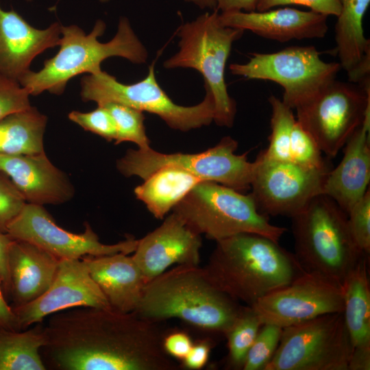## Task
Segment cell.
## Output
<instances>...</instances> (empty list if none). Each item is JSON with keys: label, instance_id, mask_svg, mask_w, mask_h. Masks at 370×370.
<instances>
[{"label": "cell", "instance_id": "cell-32", "mask_svg": "<svg viewBox=\"0 0 370 370\" xmlns=\"http://www.w3.org/2000/svg\"><path fill=\"white\" fill-rule=\"evenodd\" d=\"M322 153L312 136L296 120L290 140V162L311 169H330Z\"/></svg>", "mask_w": 370, "mask_h": 370}, {"label": "cell", "instance_id": "cell-37", "mask_svg": "<svg viewBox=\"0 0 370 370\" xmlns=\"http://www.w3.org/2000/svg\"><path fill=\"white\" fill-rule=\"evenodd\" d=\"M29 95L17 81L0 74V120L31 107Z\"/></svg>", "mask_w": 370, "mask_h": 370}, {"label": "cell", "instance_id": "cell-27", "mask_svg": "<svg viewBox=\"0 0 370 370\" xmlns=\"http://www.w3.org/2000/svg\"><path fill=\"white\" fill-rule=\"evenodd\" d=\"M47 118L36 108L12 113L0 120V153L30 155L44 152Z\"/></svg>", "mask_w": 370, "mask_h": 370}, {"label": "cell", "instance_id": "cell-39", "mask_svg": "<svg viewBox=\"0 0 370 370\" xmlns=\"http://www.w3.org/2000/svg\"><path fill=\"white\" fill-rule=\"evenodd\" d=\"M193 342L190 336L182 331H173L164 334L162 347L170 357L182 361L190 349Z\"/></svg>", "mask_w": 370, "mask_h": 370}, {"label": "cell", "instance_id": "cell-22", "mask_svg": "<svg viewBox=\"0 0 370 370\" xmlns=\"http://www.w3.org/2000/svg\"><path fill=\"white\" fill-rule=\"evenodd\" d=\"M59 261L32 243L13 239L8 255L12 309L33 301L47 291L56 276Z\"/></svg>", "mask_w": 370, "mask_h": 370}, {"label": "cell", "instance_id": "cell-14", "mask_svg": "<svg viewBox=\"0 0 370 370\" xmlns=\"http://www.w3.org/2000/svg\"><path fill=\"white\" fill-rule=\"evenodd\" d=\"M6 234L12 239L32 243L59 259L129 254L134 251L138 241L130 237L113 245L101 243L89 224L82 234L70 232L58 226L42 206L29 203L9 223Z\"/></svg>", "mask_w": 370, "mask_h": 370}, {"label": "cell", "instance_id": "cell-10", "mask_svg": "<svg viewBox=\"0 0 370 370\" xmlns=\"http://www.w3.org/2000/svg\"><path fill=\"white\" fill-rule=\"evenodd\" d=\"M341 67L323 61L314 46H291L269 53H251L249 61L230 65L232 75L274 82L284 90L282 101L292 109L306 103L332 81Z\"/></svg>", "mask_w": 370, "mask_h": 370}, {"label": "cell", "instance_id": "cell-23", "mask_svg": "<svg viewBox=\"0 0 370 370\" xmlns=\"http://www.w3.org/2000/svg\"><path fill=\"white\" fill-rule=\"evenodd\" d=\"M81 259L112 310L121 312L136 310L147 281L132 256L117 253Z\"/></svg>", "mask_w": 370, "mask_h": 370}, {"label": "cell", "instance_id": "cell-35", "mask_svg": "<svg viewBox=\"0 0 370 370\" xmlns=\"http://www.w3.org/2000/svg\"><path fill=\"white\" fill-rule=\"evenodd\" d=\"M69 119L84 130L97 134L108 141L114 140L116 135L115 123L108 110L103 106L90 112L72 111Z\"/></svg>", "mask_w": 370, "mask_h": 370}, {"label": "cell", "instance_id": "cell-40", "mask_svg": "<svg viewBox=\"0 0 370 370\" xmlns=\"http://www.w3.org/2000/svg\"><path fill=\"white\" fill-rule=\"evenodd\" d=\"M212 344L207 339L193 343L188 353L181 361L182 366L190 370L203 368L208 360Z\"/></svg>", "mask_w": 370, "mask_h": 370}, {"label": "cell", "instance_id": "cell-17", "mask_svg": "<svg viewBox=\"0 0 370 370\" xmlns=\"http://www.w3.org/2000/svg\"><path fill=\"white\" fill-rule=\"evenodd\" d=\"M201 244V235L172 212L138 241L132 257L148 282L173 264L199 265Z\"/></svg>", "mask_w": 370, "mask_h": 370}, {"label": "cell", "instance_id": "cell-46", "mask_svg": "<svg viewBox=\"0 0 370 370\" xmlns=\"http://www.w3.org/2000/svg\"><path fill=\"white\" fill-rule=\"evenodd\" d=\"M101 3H107L110 0H99Z\"/></svg>", "mask_w": 370, "mask_h": 370}, {"label": "cell", "instance_id": "cell-5", "mask_svg": "<svg viewBox=\"0 0 370 370\" xmlns=\"http://www.w3.org/2000/svg\"><path fill=\"white\" fill-rule=\"evenodd\" d=\"M291 219L294 254L303 271L342 285L366 255L352 237L347 214L332 199L320 194Z\"/></svg>", "mask_w": 370, "mask_h": 370}, {"label": "cell", "instance_id": "cell-20", "mask_svg": "<svg viewBox=\"0 0 370 370\" xmlns=\"http://www.w3.org/2000/svg\"><path fill=\"white\" fill-rule=\"evenodd\" d=\"M0 172L10 178L27 203L60 204L74 196L68 177L45 152L30 155L0 153Z\"/></svg>", "mask_w": 370, "mask_h": 370}, {"label": "cell", "instance_id": "cell-44", "mask_svg": "<svg viewBox=\"0 0 370 370\" xmlns=\"http://www.w3.org/2000/svg\"><path fill=\"white\" fill-rule=\"evenodd\" d=\"M370 369V347H355L347 365V370Z\"/></svg>", "mask_w": 370, "mask_h": 370}, {"label": "cell", "instance_id": "cell-15", "mask_svg": "<svg viewBox=\"0 0 370 370\" xmlns=\"http://www.w3.org/2000/svg\"><path fill=\"white\" fill-rule=\"evenodd\" d=\"M251 307L262 324L285 328L326 314L343 312V288L321 275L304 271Z\"/></svg>", "mask_w": 370, "mask_h": 370}, {"label": "cell", "instance_id": "cell-7", "mask_svg": "<svg viewBox=\"0 0 370 370\" xmlns=\"http://www.w3.org/2000/svg\"><path fill=\"white\" fill-rule=\"evenodd\" d=\"M193 231L218 241L241 233H254L279 242L286 228L272 224L251 194L201 181L173 208Z\"/></svg>", "mask_w": 370, "mask_h": 370}, {"label": "cell", "instance_id": "cell-36", "mask_svg": "<svg viewBox=\"0 0 370 370\" xmlns=\"http://www.w3.org/2000/svg\"><path fill=\"white\" fill-rule=\"evenodd\" d=\"M26 201L5 175L0 172V232L6 234L9 223L21 212Z\"/></svg>", "mask_w": 370, "mask_h": 370}, {"label": "cell", "instance_id": "cell-38", "mask_svg": "<svg viewBox=\"0 0 370 370\" xmlns=\"http://www.w3.org/2000/svg\"><path fill=\"white\" fill-rule=\"evenodd\" d=\"M287 5H303L328 16H337L341 10L340 0H258L256 11H266Z\"/></svg>", "mask_w": 370, "mask_h": 370}, {"label": "cell", "instance_id": "cell-29", "mask_svg": "<svg viewBox=\"0 0 370 370\" xmlns=\"http://www.w3.org/2000/svg\"><path fill=\"white\" fill-rule=\"evenodd\" d=\"M262 323L254 309L242 306L232 325L225 334L227 341V363L230 368L243 369L249 349Z\"/></svg>", "mask_w": 370, "mask_h": 370}, {"label": "cell", "instance_id": "cell-6", "mask_svg": "<svg viewBox=\"0 0 370 370\" xmlns=\"http://www.w3.org/2000/svg\"><path fill=\"white\" fill-rule=\"evenodd\" d=\"M217 10L207 12L182 24L178 30L179 50L163 62L166 69H193L200 73L204 86L214 102V121L217 125H233L236 104L227 88L225 71L233 43L244 30L223 26Z\"/></svg>", "mask_w": 370, "mask_h": 370}, {"label": "cell", "instance_id": "cell-3", "mask_svg": "<svg viewBox=\"0 0 370 370\" xmlns=\"http://www.w3.org/2000/svg\"><path fill=\"white\" fill-rule=\"evenodd\" d=\"M242 306L218 289L203 267L180 264L147 282L134 312L156 323L179 319L225 336Z\"/></svg>", "mask_w": 370, "mask_h": 370}, {"label": "cell", "instance_id": "cell-18", "mask_svg": "<svg viewBox=\"0 0 370 370\" xmlns=\"http://www.w3.org/2000/svg\"><path fill=\"white\" fill-rule=\"evenodd\" d=\"M61 26L55 22L44 29L35 28L13 9L0 5V74L18 82L38 54L59 46Z\"/></svg>", "mask_w": 370, "mask_h": 370}, {"label": "cell", "instance_id": "cell-24", "mask_svg": "<svg viewBox=\"0 0 370 370\" xmlns=\"http://www.w3.org/2000/svg\"><path fill=\"white\" fill-rule=\"evenodd\" d=\"M335 25L336 52L349 81L363 86L370 82V41L363 29V18L370 0H340Z\"/></svg>", "mask_w": 370, "mask_h": 370}, {"label": "cell", "instance_id": "cell-1", "mask_svg": "<svg viewBox=\"0 0 370 370\" xmlns=\"http://www.w3.org/2000/svg\"><path fill=\"white\" fill-rule=\"evenodd\" d=\"M40 354L47 369L175 370L158 323L135 312L75 308L51 315Z\"/></svg>", "mask_w": 370, "mask_h": 370}, {"label": "cell", "instance_id": "cell-4", "mask_svg": "<svg viewBox=\"0 0 370 370\" xmlns=\"http://www.w3.org/2000/svg\"><path fill=\"white\" fill-rule=\"evenodd\" d=\"M106 28V23L100 19L88 34L76 25H62L59 51L45 61L41 70L29 71L18 83L31 95L44 91L60 95L73 77L84 73H101V62L110 57H121L137 64L147 62L148 51L127 18H120L113 38L103 43L98 38L104 34Z\"/></svg>", "mask_w": 370, "mask_h": 370}, {"label": "cell", "instance_id": "cell-12", "mask_svg": "<svg viewBox=\"0 0 370 370\" xmlns=\"http://www.w3.org/2000/svg\"><path fill=\"white\" fill-rule=\"evenodd\" d=\"M295 109L297 121L322 153L334 158L370 110V86L334 79Z\"/></svg>", "mask_w": 370, "mask_h": 370}, {"label": "cell", "instance_id": "cell-8", "mask_svg": "<svg viewBox=\"0 0 370 370\" xmlns=\"http://www.w3.org/2000/svg\"><path fill=\"white\" fill-rule=\"evenodd\" d=\"M206 95L197 105L176 104L157 82L154 64L149 67L147 75L134 84H123L115 77L101 71L89 74L81 80V97L85 102L97 105L116 103L142 112L158 116L171 129L187 132L214 121V102L210 90L204 86Z\"/></svg>", "mask_w": 370, "mask_h": 370}, {"label": "cell", "instance_id": "cell-30", "mask_svg": "<svg viewBox=\"0 0 370 370\" xmlns=\"http://www.w3.org/2000/svg\"><path fill=\"white\" fill-rule=\"evenodd\" d=\"M268 100L271 108V131L268 147L261 152L267 158L290 162L289 145L296 118L293 109L275 96L271 95Z\"/></svg>", "mask_w": 370, "mask_h": 370}, {"label": "cell", "instance_id": "cell-19", "mask_svg": "<svg viewBox=\"0 0 370 370\" xmlns=\"http://www.w3.org/2000/svg\"><path fill=\"white\" fill-rule=\"evenodd\" d=\"M328 16L292 8L266 11L219 13L221 24L250 31L260 36L285 42L296 39L322 38L328 32Z\"/></svg>", "mask_w": 370, "mask_h": 370}, {"label": "cell", "instance_id": "cell-47", "mask_svg": "<svg viewBox=\"0 0 370 370\" xmlns=\"http://www.w3.org/2000/svg\"><path fill=\"white\" fill-rule=\"evenodd\" d=\"M26 1H31V0H26Z\"/></svg>", "mask_w": 370, "mask_h": 370}, {"label": "cell", "instance_id": "cell-43", "mask_svg": "<svg viewBox=\"0 0 370 370\" xmlns=\"http://www.w3.org/2000/svg\"><path fill=\"white\" fill-rule=\"evenodd\" d=\"M0 328L18 331L15 314L8 304L0 280Z\"/></svg>", "mask_w": 370, "mask_h": 370}, {"label": "cell", "instance_id": "cell-31", "mask_svg": "<svg viewBox=\"0 0 370 370\" xmlns=\"http://www.w3.org/2000/svg\"><path fill=\"white\" fill-rule=\"evenodd\" d=\"M110 112L115 123L116 135L115 144L131 142L139 149L150 147V140L146 134L143 112L116 103L102 105Z\"/></svg>", "mask_w": 370, "mask_h": 370}, {"label": "cell", "instance_id": "cell-26", "mask_svg": "<svg viewBox=\"0 0 370 370\" xmlns=\"http://www.w3.org/2000/svg\"><path fill=\"white\" fill-rule=\"evenodd\" d=\"M201 181L184 171L165 168L144 180L134 192L155 218L162 219Z\"/></svg>", "mask_w": 370, "mask_h": 370}, {"label": "cell", "instance_id": "cell-42", "mask_svg": "<svg viewBox=\"0 0 370 370\" xmlns=\"http://www.w3.org/2000/svg\"><path fill=\"white\" fill-rule=\"evenodd\" d=\"M216 9L220 13L244 11H256L258 0H214Z\"/></svg>", "mask_w": 370, "mask_h": 370}, {"label": "cell", "instance_id": "cell-13", "mask_svg": "<svg viewBox=\"0 0 370 370\" xmlns=\"http://www.w3.org/2000/svg\"><path fill=\"white\" fill-rule=\"evenodd\" d=\"M254 164L251 195L258 210L267 216L291 218L323 194L331 169H311L289 161L272 160L262 152Z\"/></svg>", "mask_w": 370, "mask_h": 370}, {"label": "cell", "instance_id": "cell-34", "mask_svg": "<svg viewBox=\"0 0 370 370\" xmlns=\"http://www.w3.org/2000/svg\"><path fill=\"white\" fill-rule=\"evenodd\" d=\"M348 225L352 237L365 254L370 253V191L369 188L347 214Z\"/></svg>", "mask_w": 370, "mask_h": 370}, {"label": "cell", "instance_id": "cell-11", "mask_svg": "<svg viewBox=\"0 0 370 370\" xmlns=\"http://www.w3.org/2000/svg\"><path fill=\"white\" fill-rule=\"evenodd\" d=\"M352 344L343 312L283 328L264 370H347Z\"/></svg>", "mask_w": 370, "mask_h": 370}, {"label": "cell", "instance_id": "cell-41", "mask_svg": "<svg viewBox=\"0 0 370 370\" xmlns=\"http://www.w3.org/2000/svg\"><path fill=\"white\" fill-rule=\"evenodd\" d=\"M13 239L5 233L0 232V280L6 299H9L10 281L8 272V250Z\"/></svg>", "mask_w": 370, "mask_h": 370}, {"label": "cell", "instance_id": "cell-9", "mask_svg": "<svg viewBox=\"0 0 370 370\" xmlns=\"http://www.w3.org/2000/svg\"><path fill=\"white\" fill-rule=\"evenodd\" d=\"M237 147L236 140L225 136L215 146L197 153L130 149L117 160L116 168L126 177L138 176L143 180L158 170L173 168L241 192L250 188L254 164L248 160V152L236 154Z\"/></svg>", "mask_w": 370, "mask_h": 370}, {"label": "cell", "instance_id": "cell-2", "mask_svg": "<svg viewBox=\"0 0 370 370\" xmlns=\"http://www.w3.org/2000/svg\"><path fill=\"white\" fill-rule=\"evenodd\" d=\"M203 268L218 289L249 306L304 272L294 254L278 242L254 233L216 241Z\"/></svg>", "mask_w": 370, "mask_h": 370}, {"label": "cell", "instance_id": "cell-45", "mask_svg": "<svg viewBox=\"0 0 370 370\" xmlns=\"http://www.w3.org/2000/svg\"><path fill=\"white\" fill-rule=\"evenodd\" d=\"M186 3H192L200 9L217 10L214 0H184Z\"/></svg>", "mask_w": 370, "mask_h": 370}, {"label": "cell", "instance_id": "cell-16", "mask_svg": "<svg viewBox=\"0 0 370 370\" xmlns=\"http://www.w3.org/2000/svg\"><path fill=\"white\" fill-rule=\"evenodd\" d=\"M81 307L111 308L82 259H60L56 276L47 291L12 310L18 331H21L43 322L54 313Z\"/></svg>", "mask_w": 370, "mask_h": 370}, {"label": "cell", "instance_id": "cell-28", "mask_svg": "<svg viewBox=\"0 0 370 370\" xmlns=\"http://www.w3.org/2000/svg\"><path fill=\"white\" fill-rule=\"evenodd\" d=\"M47 343L43 322L21 331L0 328V370H46L40 350Z\"/></svg>", "mask_w": 370, "mask_h": 370}, {"label": "cell", "instance_id": "cell-25", "mask_svg": "<svg viewBox=\"0 0 370 370\" xmlns=\"http://www.w3.org/2000/svg\"><path fill=\"white\" fill-rule=\"evenodd\" d=\"M365 255L343 284V318L352 347H370V284Z\"/></svg>", "mask_w": 370, "mask_h": 370}, {"label": "cell", "instance_id": "cell-21", "mask_svg": "<svg viewBox=\"0 0 370 370\" xmlns=\"http://www.w3.org/2000/svg\"><path fill=\"white\" fill-rule=\"evenodd\" d=\"M340 163L328 172L323 194L347 214L369 189L370 181V110L345 145Z\"/></svg>", "mask_w": 370, "mask_h": 370}, {"label": "cell", "instance_id": "cell-33", "mask_svg": "<svg viewBox=\"0 0 370 370\" xmlns=\"http://www.w3.org/2000/svg\"><path fill=\"white\" fill-rule=\"evenodd\" d=\"M282 329L274 324H262L247 352L243 370H264L278 348Z\"/></svg>", "mask_w": 370, "mask_h": 370}]
</instances>
